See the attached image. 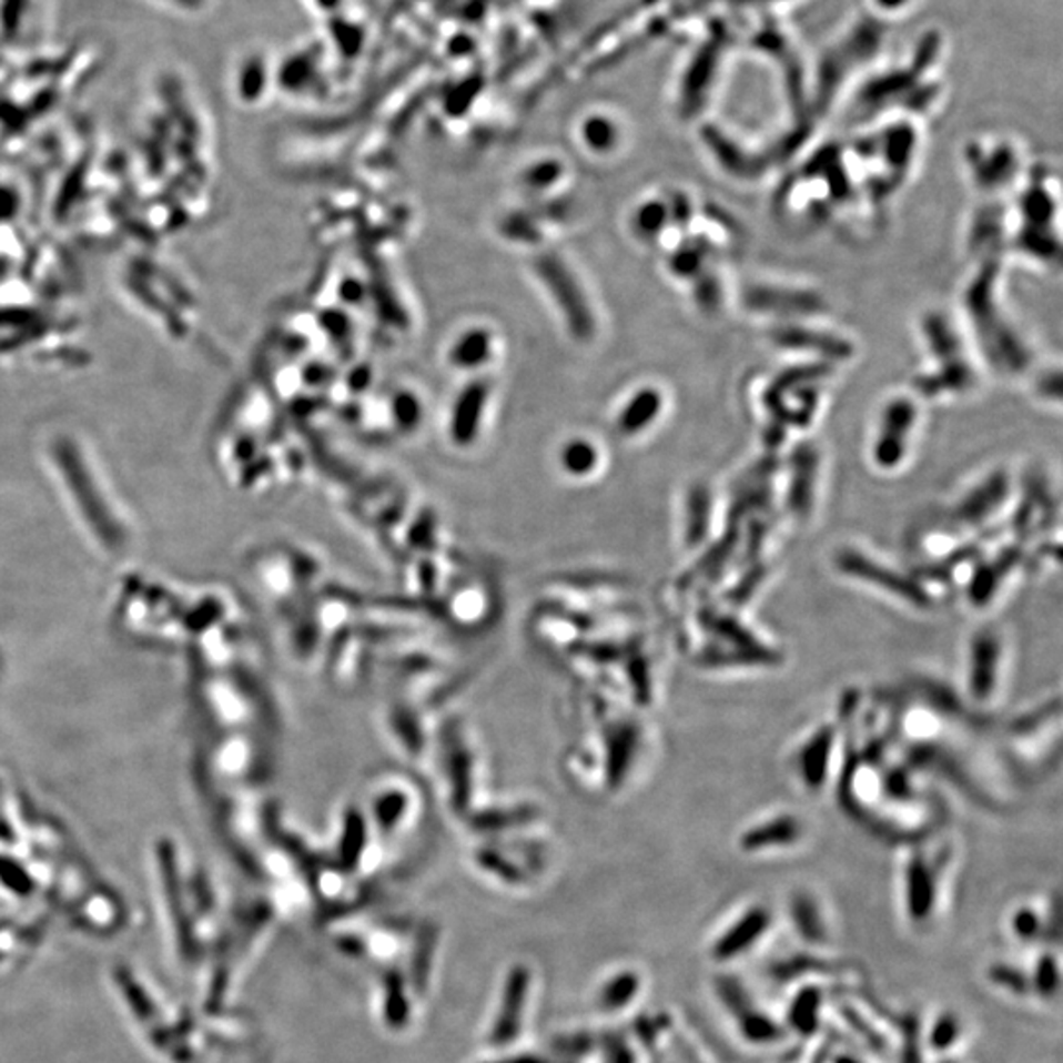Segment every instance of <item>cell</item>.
Instances as JSON below:
<instances>
[{"label": "cell", "mask_w": 1063, "mask_h": 1063, "mask_svg": "<svg viewBox=\"0 0 1063 1063\" xmlns=\"http://www.w3.org/2000/svg\"><path fill=\"white\" fill-rule=\"evenodd\" d=\"M910 904L918 915H924L932 904V871L920 857L910 867Z\"/></svg>", "instance_id": "23"}, {"label": "cell", "mask_w": 1063, "mask_h": 1063, "mask_svg": "<svg viewBox=\"0 0 1063 1063\" xmlns=\"http://www.w3.org/2000/svg\"><path fill=\"white\" fill-rule=\"evenodd\" d=\"M1004 495H1006V479L1004 475H996L993 479H989L986 485L976 488L971 498L961 505L959 515L965 523H979L991 515L994 506L1001 505Z\"/></svg>", "instance_id": "17"}, {"label": "cell", "mask_w": 1063, "mask_h": 1063, "mask_svg": "<svg viewBox=\"0 0 1063 1063\" xmlns=\"http://www.w3.org/2000/svg\"><path fill=\"white\" fill-rule=\"evenodd\" d=\"M999 664V640L989 632L976 637L973 646V674L971 686L979 698H989L994 689V676Z\"/></svg>", "instance_id": "12"}, {"label": "cell", "mask_w": 1063, "mask_h": 1063, "mask_svg": "<svg viewBox=\"0 0 1063 1063\" xmlns=\"http://www.w3.org/2000/svg\"><path fill=\"white\" fill-rule=\"evenodd\" d=\"M800 823L793 818H776L759 828L750 829L742 836V847L747 851H759L768 847L786 846L800 837Z\"/></svg>", "instance_id": "14"}, {"label": "cell", "mask_w": 1063, "mask_h": 1063, "mask_svg": "<svg viewBox=\"0 0 1063 1063\" xmlns=\"http://www.w3.org/2000/svg\"><path fill=\"white\" fill-rule=\"evenodd\" d=\"M490 396V384L485 378H475L462 393L455 396L452 418H449V436L457 445H472L479 436L480 424Z\"/></svg>", "instance_id": "6"}, {"label": "cell", "mask_w": 1063, "mask_h": 1063, "mask_svg": "<svg viewBox=\"0 0 1063 1063\" xmlns=\"http://www.w3.org/2000/svg\"><path fill=\"white\" fill-rule=\"evenodd\" d=\"M839 566H841V569H846L847 574L861 577V579L869 581V584L887 587L890 591L897 593L898 597H902V599H908V601L915 603V605H920V603L924 605L925 603L924 591H920L918 585L902 579V577L894 574V571H890L887 567L872 564L869 559L863 558L861 554H854V551L841 554Z\"/></svg>", "instance_id": "8"}, {"label": "cell", "mask_w": 1063, "mask_h": 1063, "mask_svg": "<svg viewBox=\"0 0 1063 1063\" xmlns=\"http://www.w3.org/2000/svg\"><path fill=\"white\" fill-rule=\"evenodd\" d=\"M924 330L933 357L940 358L942 363L940 375L925 376L920 381V384H924L922 388L925 393L940 394L943 391L955 393L971 386L973 368L965 361L958 332L951 327L950 322L943 315H930L925 320Z\"/></svg>", "instance_id": "3"}, {"label": "cell", "mask_w": 1063, "mask_h": 1063, "mask_svg": "<svg viewBox=\"0 0 1063 1063\" xmlns=\"http://www.w3.org/2000/svg\"><path fill=\"white\" fill-rule=\"evenodd\" d=\"M668 223H670V211H668V203L662 201H646L632 215V231L645 241L662 235Z\"/></svg>", "instance_id": "20"}, {"label": "cell", "mask_w": 1063, "mask_h": 1063, "mask_svg": "<svg viewBox=\"0 0 1063 1063\" xmlns=\"http://www.w3.org/2000/svg\"><path fill=\"white\" fill-rule=\"evenodd\" d=\"M422 402H419L418 396L414 393H398L393 398V418L394 424L404 429V432H412L422 424Z\"/></svg>", "instance_id": "25"}, {"label": "cell", "mask_w": 1063, "mask_h": 1063, "mask_svg": "<svg viewBox=\"0 0 1063 1063\" xmlns=\"http://www.w3.org/2000/svg\"><path fill=\"white\" fill-rule=\"evenodd\" d=\"M561 172H564V168L556 160H541V162L532 164L524 172V185H528L532 190H538V192L549 190L561 178Z\"/></svg>", "instance_id": "26"}, {"label": "cell", "mask_w": 1063, "mask_h": 1063, "mask_svg": "<svg viewBox=\"0 0 1063 1063\" xmlns=\"http://www.w3.org/2000/svg\"><path fill=\"white\" fill-rule=\"evenodd\" d=\"M955 1037H958V1024H955V1020H940V1022L935 1024V1029H933V1044L940 1046V1050L951 1044Z\"/></svg>", "instance_id": "27"}, {"label": "cell", "mask_w": 1063, "mask_h": 1063, "mask_svg": "<svg viewBox=\"0 0 1063 1063\" xmlns=\"http://www.w3.org/2000/svg\"><path fill=\"white\" fill-rule=\"evenodd\" d=\"M597 462H599L597 447L584 437H574L561 447L564 469L571 475H585V473L593 472Z\"/></svg>", "instance_id": "22"}, {"label": "cell", "mask_w": 1063, "mask_h": 1063, "mask_svg": "<svg viewBox=\"0 0 1063 1063\" xmlns=\"http://www.w3.org/2000/svg\"><path fill=\"white\" fill-rule=\"evenodd\" d=\"M994 276H996L994 264H986L985 271L979 274L975 284L968 292V310H971L976 333L983 341L991 361L1006 368L1009 373H1016L1029 363V355L1019 335L1012 332L1009 322H1004L999 307H994Z\"/></svg>", "instance_id": "2"}, {"label": "cell", "mask_w": 1063, "mask_h": 1063, "mask_svg": "<svg viewBox=\"0 0 1063 1063\" xmlns=\"http://www.w3.org/2000/svg\"><path fill=\"white\" fill-rule=\"evenodd\" d=\"M536 271L540 274L541 282L548 286L556 304L561 307L571 332L587 340L595 327V320L584 290L577 284L574 274L567 271L566 264L556 256H540L536 262Z\"/></svg>", "instance_id": "4"}, {"label": "cell", "mask_w": 1063, "mask_h": 1063, "mask_svg": "<svg viewBox=\"0 0 1063 1063\" xmlns=\"http://www.w3.org/2000/svg\"><path fill=\"white\" fill-rule=\"evenodd\" d=\"M42 454L75 515L97 534H103L111 540L117 538V534L121 538V508L114 503L85 437L79 436V432L70 427H55L45 436Z\"/></svg>", "instance_id": "1"}, {"label": "cell", "mask_w": 1063, "mask_h": 1063, "mask_svg": "<svg viewBox=\"0 0 1063 1063\" xmlns=\"http://www.w3.org/2000/svg\"><path fill=\"white\" fill-rule=\"evenodd\" d=\"M983 166H979V180L986 188H996L1003 185L1014 172V154L1009 149H996L993 156L989 160H981Z\"/></svg>", "instance_id": "24"}, {"label": "cell", "mask_w": 1063, "mask_h": 1063, "mask_svg": "<svg viewBox=\"0 0 1063 1063\" xmlns=\"http://www.w3.org/2000/svg\"><path fill=\"white\" fill-rule=\"evenodd\" d=\"M776 341H778V345H784L790 350L818 351V353H823L826 357L843 358L849 357V353H851L846 341L831 337L826 333L811 332V330L798 327V325L778 330Z\"/></svg>", "instance_id": "10"}, {"label": "cell", "mask_w": 1063, "mask_h": 1063, "mask_svg": "<svg viewBox=\"0 0 1063 1063\" xmlns=\"http://www.w3.org/2000/svg\"><path fill=\"white\" fill-rule=\"evenodd\" d=\"M341 297H343L347 304H358V302L363 300V288H361V284L355 282V280H347V282H343Z\"/></svg>", "instance_id": "28"}, {"label": "cell", "mask_w": 1063, "mask_h": 1063, "mask_svg": "<svg viewBox=\"0 0 1063 1063\" xmlns=\"http://www.w3.org/2000/svg\"><path fill=\"white\" fill-rule=\"evenodd\" d=\"M269 68L264 58H259V53H251L246 60L239 63L236 68V95L246 105H253L264 95V89L269 83Z\"/></svg>", "instance_id": "16"}, {"label": "cell", "mask_w": 1063, "mask_h": 1063, "mask_svg": "<svg viewBox=\"0 0 1063 1063\" xmlns=\"http://www.w3.org/2000/svg\"><path fill=\"white\" fill-rule=\"evenodd\" d=\"M688 528L689 540L696 541L706 538L711 526V493L707 487L691 488L688 497Z\"/></svg>", "instance_id": "21"}, {"label": "cell", "mask_w": 1063, "mask_h": 1063, "mask_svg": "<svg viewBox=\"0 0 1063 1063\" xmlns=\"http://www.w3.org/2000/svg\"><path fill=\"white\" fill-rule=\"evenodd\" d=\"M1016 930H1019L1022 935H1030L1036 930V915L1030 914V912H1022L1019 915V922H1016Z\"/></svg>", "instance_id": "29"}, {"label": "cell", "mask_w": 1063, "mask_h": 1063, "mask_svg": "<svg viewBox=\"0 0 1063 1063\" xmlns=\"http://www.w3.org/2000/svg\"><path fill=\"white\" fill-rule=\"evenodd\" d=\"M747 305L767 314L811 315L820 310L821 302L808 292H793L778 286H755L747 292Z\"/></svg>", "instance_id": "7"}, {"label": "cell", "mask_w": 1063, "mask_h": 1063, "mask_svg": "<svg viewBox=\"0 0 1063 1063\" xmlns=\"http://www.w3.org/2000/svg\"><path fill=\"white\" fill-rule=\"evenodd\" d=\"M839 1063H857V1062H851V1060H841V1062Z\"/></svg>", "instance_id": "31"}, {"label": "cell", "mask_w": 1063, "mask_h": 1063, "mask_svg": "<svg viewBox=\"0 0 1063 1063\" xmlns=\"http://www.w3.org/2000/svg\"><path fill=\"white\" fill-rule=\"evenodd\" d=\"M877 4L884 10H898L908 4V0H877Z\"/></svg>", "instance_id": "30"}, {"label": "cell", "mask_w": 1063, "mask_h": 1063, "mask_svg": "<svg viewBox=\"0 0 1063 1063\" xmlns=\"http://www.w3.org/2000/svg\"><path fill=\"white\" fill-rule=\"evenodd\" d=\"M767 922V912L752 910L750 914L739 920V924L725 933L719 945H715V958L727 959L739 955V951L745 950L747 945L757 940V935L765 932Z\"/></svg>", "instance_id": "15"}, {"label": "cell", "mask_w": 1063, "mask_h": 1063, "mask_svg": "<svg viewBox=\"0 0 1063 1063\" xmlns=\"http://www.w3.org/2000/svg\"><path fill=\"white\" fill-rule=\"evenodd\" d=\"M662 404V394L656 388H642L632 394L617 418L620 434L637 436L640 432H645L646 427L652 426L656 418L660 416Z\"/></svg>", "instance_id": "9"}, {"label": "cell", "mask_w": 1063, "mask_h": 1063, "mask_svg": "<svg viewBox=\"0 0 1063 1063\" xmlns=\"http://www.w3.org/2000/svg\"><path fill=\"white\" fill-rule=\"evenodd\" d=\"M581 140L595 154H607L619 144V126L610 117L591 114L581 124Z\"/></svg>", "instance_id": "18"}, {"label": "cell", "mask_w": 1063, "mask_h": 1063, "mask_svg": "<svg viewBox=\"0 0 1063 1063\" xmlns=\"http://www.w3.org/2000/svg\"><path fill=\"white\" fill-rule=\"evenodd\" d=\"M802 452L798 457H793L792 480H790V505L798 515H806L810 508L811 493H813V483H816V472H818V459L810 447H800Z\"/></svg>", "instance_id": "13"}, {"label": "cell", "mask_w": 1063, "mask_h": 1063, "mask_svg": "<svg viewBox=\"0 0 1063 1063\" xmlns=\"http://www.w3.org/2000/svg\"><path fill=\"white\" fill-rule=\"evenodd\" d=\"M493 355V333L485 327H473L462 333L449 351L452 365L462 371H475Z\"/></svg>", "instance_id": "11"}, {"label": "cell", "mask_w": 1063, "mask_h": 1063, "mask_svg": "<svg viewBox=\"0 0 1063 1063\" xmlns=\"http://www.w3.org/2000/svg\"><path fill=\"white\" fill-rule=\"evenodd\" d=\"M831 739L833 731L823 729L818 737H813L802 755V775L803 782L810 788H818L823 784V772H826V762L829 760V750H831Z\"/></svg>", "instance_id": "19"}, {"label": "cell", "mask_w": 1063, "mask_h": 1063, "mask_svg": "<svg viewBox=\"0 0 1063 1063\" xmlns=\"http://www.w3.org/2000/svg\"><path fill=\"white\" fill-rule=\"evenodd\" d=\"M915 424V408L910 401L890 402L882 414L881 429L874 444V457L881 467H897L907 454L908 437Z\"/></svg>", "instance_id": "5"}]
</instances>
